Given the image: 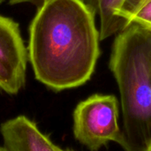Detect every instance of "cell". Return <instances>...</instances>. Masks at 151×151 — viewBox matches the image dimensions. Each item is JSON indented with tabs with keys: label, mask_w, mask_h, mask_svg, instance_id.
Segmentation results:
<instances>
[{
	"label": "cell",
	"mask_w": 151,
	"mask_h": 151,
	"mask_svg": "<svg viewBox=\"0 0 151 151\" xmlns=\"http://www.w3.org/2000/svg\"><path fill=\"white\" fill-rule=\"evenodd\" d=\"M95 11L83 0H42L29 26L28 59L38 81L55 91L85 84L100 56Z\"/></svg>",
	"instance_id": "cell-1"
},
{
	"label": "cell",
	"mask_w": 151,
	"mask_h": 151,
	"mask_svg": "<svg viewBox=\"0 0 151 151\" xmlns=\"http://www.w3.org/2000/svg\"><path fill=\"white\" fill-rule=\"evenodd\" d=\"M110 69L119 86L125 151L151 144V29L129 24L116 35Z\"/></svg>",
	"instance_id": "cell-2"
},
{
	"label": "cell",
	"mask_w": 151,
	"mask_h": 151,
	"mask_svg": "<svg viewBox=\"0 0 151 151\" xmlns=\"http://www.w3.org/2000/svg\"><path fill=\"white\" fill-rule=\"evenodd\" d=\"M118 99L112 95H93L81 101L73 111L75 139L90 151L99 150L109 142H124L119 123Z\"/></svg>",
	"instance_id": "cell-3"
},
{
	"label": "cell",
	"mask_w": 151,
	"mask_h": 151,
	"mask_svg": "<svg viewBox=\"0 0 151 151\" xmlns=\"http://www.w3.org/2000/svg\"><path fill=\"white\" fill-rule=\"evenodd\" d=\"M28 60L19 24L0 14V90L17 95L25 87Z\"/></svg>",
	"instance_id": "cell-4"
},
{
	"label": "cell",
	"mask_w": 151,
	"mask_h": 151,
	"mask_svg": "<svg viewBox=\"0 0 151 151\" xmlns=\"http://www.w3.org/2000/svg\"><path fill=\"white\" fill-rule=\"evenodd\" d=\"M0 132L6 151H65L26 116H18L4 122Z\"/></svg>",
	"instance_id": "cell-5"
},
{
	"label": "cell",
	"mask_w": 151,
	"mask_h": 151,
	"mask_svg": "<svg viewBox=\"0 0 151 151\" xmlns=\"http://www.w3.org/2000/svg\"><path fill=\"white\" fill-rule=\"evenodd\" d=\"M100 19V39L105 40L117 35L126 27L127 22L119 17V12L126 0H83Z\"/></svg>",
	"instance_id": "cell-6"
},
{
	"label": "cell",
	"mask_w": 151,
	"mask_h": 151,
	"mask_svg": "<svg viewBox=\"0 0 151 151\" xmlns=\"http://www.w3.org/2000/svg\"><path fill=\"white\" fill-rule=\"evenodd\" d=\"M123 19L127 23V26L134 23L143 27H151V0L131 13L125 15Z\"/></svg>",
	"instance_id": "cell-7"
},
{
	"label": "cell",
	"mask_w": 151,
	"mask_h": 151,
	"mask_svg": "<svg viewBox=\"0 0 151 151\" xmlns=\"http://www.w3.org/2000/svg\"><path fill=\"white\" fill-rule=\"evenodd\" d=\"M149 1H150V0H126L122 6V9L119 12V17L121 18L122 19H124L123 17L125 15L131 13L132 12H134V10H136L137 8H139L140 6H142V4H146Z\"/></svg>",
	"instance_id": "cell-8"
},
{
	"label": "cell",
	"mask_w": 151,
	"mask_h": 151,
	"mask_svg": "<svg viewBox=\"0 0 151 151\" xmlns=\"http://www.w3.org/2000/svg\"><path fill=\"white\" fill-rule=\"evenodd\" d=\"M9 4L12 5L14 4H26V3H29V4H35L37 5H39L41 4V2L42 0H8Z\"/></svg>",
	"instance_id": "cell-9"
},
{
	"label": "cell",
	"mask_w": 151,
	"mask_h": 151,
	"mask_svg": "<svg viewBox=\"0 0 151 151\" xmlns=\"http://www.w3.org/2000/svg\"><path fill=\"white\" fill-rule=\"evenodd\" d=\"M145 151H151V144L149 146V147H148V149H147Z\"/></svg>",
	"instance_id": "cell-10"
},
{
	"label": "cell",
	"mask_w": 151,
	"mask_h": 151,
	"mask_svg": "<svg viewBox=\"0 0 151 151\" xmlns=\"http://www.w3.org/2000/svg\"><path fill=\"white\" fill-rule=\"evenodd\" d=\"M0 151H6V150L4 147H0Z\"/></svg>",
	"instance_id": "cell-11"
},
{
	"label": "cell",
	"mask_w": 151,
	"mask_h": 151,
	"mask_svg": "<svg viewBox=\"0 0 151 151\" xmlns=\"http://www.w3.org/2000/svg\"><path fill=\"white\" fill-rule=\"evenodd\" d=\"M65 151H73V150H70V149H67V150H65Z\"/></svg>",
	"instance_id": "cell-12"
},
{
	"label": "cell",
	"mask_w": 151,
	"mask_h": 151,
	"mask_svg": "<svg viewBox=\"0 0 151 151\" xmlns=\"http://www.w3.org/2000/svg\"><path fill=\"white\" fill-rule=\"evenodd\" d=\"M4 1V0H0V4H1V3H3Z\"/></svg>",
	"instance_id": "cell-13"
},
{
	"label": "cell",
	"mask_w": 151,
	"mask_h": 151,
	"mask_svg": "<svg viewBox=\"0 0 151 151\" xmlns=\"http://www.w3.org/2000/svg\"><path fill=\"white\" fill-rule=\"evenodd\" d=\"M149 27V28H150L151 29V27Z\"/></svg>",
	"instance_id": "cell-14"
}]
</instances>
